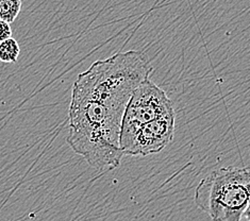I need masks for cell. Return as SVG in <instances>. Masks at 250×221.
I'll return each mask as SVG.
<instances>
[{"mask_svg": "<svg viewBox=\"0 0 250 221\" xmlns=\"http://www.w3.org/2000/svg\"><path fill=\"white\" fill-rule=\"evenodd\" d=\"M151 68L142 52H117L99 60L74 83L69 105L70 148L97 170L117 168L123 117L134 89Z\"/></svg>", "mask_w": 250, "mask_h": 221, "instance_id": "obj_1", "label": "cell"}, {"mask_svg": "<svg viewBox=\"0 0 250 221\" xmlns=\"http://www.w3.org/2000/svg\"><path fill=\"white\" fill-rule=\"evenodd\" d=\"M250 171L248 167H225L202 179L195 202L213 221H242L248 218Z\"/></svg>", "mask_w": 250, "mask_h": 221, "instance_id": "obj_2", "label": "cell"}, {"mask_svg": "<svg viewBox=\"0 0 250 221\" xmlns=\"http://www.w3.org/2000/svg\"><path fill=\"white\" fill-rule=\"evenodd\" d=\"M171 114H175L174 103L163 89L149 78L141 82L131 95L123 117L120 145L124 155L140 127Z\"/></svg>", "mask_w": 250, "mask_h": 221, "instance_id": "obj_3", "label": "cell"}, {"mask_svg": "<svg viewBox=\"0 0 250 221\" xmlns=\"http://www.w3.org/2000/svg\"><path fill=\"white\" fill-rule=\"evenodd\" d=\"M175 122L176 116L171 114L143 124L133 135L125 155L146 157L162 151L174 139Z\"/></svg>", "mask_w": 250, "mask_h": 221, "instance_id": "obj_4", "label": "cell"}, {"mask_svg": "<svg viewBox=\"0 0 250 221\" xmlns=\"http://www.w3.org/2000/svg\"><path fill=\"white\" fill-rule=\"evenodd\" d=\"M21 5V0H0V20L11 25L20 15Z\"/></svg>", "mask_w": 250, "mask_h": 221, "instance_id": "obj_5", "label": "cell"}, {"mask_svg": "<svg viewBox=\"0 0 250 221\" xmlns=\"http://www.w3.org/2000/svg\"><path fill=\"white\" fill-rule=\"evenodd\" d=\"M20 45L13 38H10L0 43V62L15 63L20 57Z\"/></svg>", "mask_w": 250, "mask_h": 221, "instance_id": "obj_6", "label": "cell"}, {"mask_svg": "<svg viewBox=\"0 0 250 221\" xmlns=\"http://www.w3.org/2000/svg\"><path fill=\"white\" fill-rule=\"evenodd\" d=\"M12 38V29L10 23L0 20V43Z\"/></svg>", "mask_w": 250, "mask_h": 221, "instance_id": "obj_7", "label": "cell"}]
</instances>
